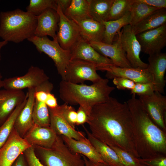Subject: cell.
<instances>
[{"label":"cell","instance_id":"27","mask_svg":"<svg viewBox=\"0 0 166 166\" xmlns=\"http://www.w3.org/2000/svg\"><path fill=\"white\" fill-rule=\"evenodd\" d=\"M64 14L68 19L75 22L91 18L89 0H71L69 7Z\"/></svg>","mask_w":166,"mask_h":166},{"label":"cell","instance_id":"13","mask_svg":"<svg viewBox=\"0 0 166 166\" xmlns=\"http://www.w3.org/2000/svg\"><path fill=\"white\" fill-rule=\"evenodd\" d=\"M81 60L95 65L97 70L115 66L109 58L97 51L89 43L82 38L70 50V60Z\"/></svg>","mask_w":166,"mask_h":166},{"label":"cell","instance_id":"41","mask_svg":"<svg viewBox=\"0 0 166 166\" xmlns=\"http://www.w3.org/2000/svg\"><path fill=\"white\" fill-rule=\"evenodd\" d=\"M137 1L158 9L166 8V0H137Z\"/></svg>","mask_w":166,"mask_h":166},{"label":"cell","instance_id":"49","mask_svg":"<svg viewBox=\"0 0 166 166\" xmlns=\"http://www.w3.org/2000/svg\"><path fill=\"white\" fill-rule=\"evenodd\" d=\"M2 76L0 72V90L1 88L3 87V80H2Z\"/></svg>","mask_w":166,"mask_h":166},{"label":"cell","instance_id":"20","mask_svg":"<svg viewBox=\"0 0 166 166\" xmlns=\"http://www.w3.org/2000/svg\"><path fill=\"white\" fill-rule=\"evenodd\" d=\"M58 106L53 109L48 108L50 117V127L57 135L78 140L87 139L82 132L76 130L70 126L61 113Z\"/></svg>","mask_w":166,"mask_h":166},{"label":"cell","instance_id":"21","mask_svg":"<svg viewBox=\"0 0 166 166\" xmlns=\"http://www.w3.org/2000/svg\"><path fill=\"white\" fill-rule=\"evenodd\" d=\"M57 136L50 126L41 127L34 124L24 138L33 147L50 148L55 142Z\"/></svg>","mask_w":166,"mask_h":166},{"label":"cell","instance_id":"29","mask_svg":"<svg viewBox=\"0 0 166 166\" xmlns=\"http://www.w3.org/2000/svg\"><path fill=\"white\" fill-rule=\"evenodd\" d=\"M91 18L99 22L105 21L114 0H89Z\"/></svg>","mask_w":166,"mask_h":166},{"label":"cell","instance_id":"35","mask_svg":"<svg viewBox=\"0 0 166 166\" xmlns=\"http://www.w3.org/2000/svg\"><path fill=\"white\" fill-rule=\"evenodd\" d=\"M110 147L116 152L124 166H140L139 158L120 148L115 147Z\"/></svg>","mask_w":166,"mask_h":166},{"label":"cell","instance_id":"15","mask_svg":"<svg viewBox=\"0 0 166 166\" xmlns=\"http://www.w3.org/2000/svg\"><path fill=\"white\" fill-rule=\"evenodd\" d=\"M120 34V31L117 33V39L111 45L101 42L91 41L89 42L99 53L110 59L115 66L123 68L132 67L122 49Z\"/></svg>","mask_w":166,"mask_h":166},{"label":"cell","instance_id":"30","mask_svg":"<svg viewBox=\"0 0 166 166\" xmlns=\"http://www.w3.org/2000/svg\"><path fill=\"white\" fill-rule=\"evenodd\" d=\"M27 96L25 100L18 105L0 127V148L7 140L14 128L16 120L25 106Z\"/></svg>","mask_w":166,"mask_h":166},{"label":"cell","instance_id":"48","mask_svg":"<svg viewBox=\"0 0 166 166\" xmlns=\"http://www.w3.org/2000/svg\"><path fill=\"white\" fill-rule=\"evenodd\" d=\"M8 43V42L3 41L0 42V61L1 60V50L2 47L6 45Z\"/></svg>","mask_w":166,"mask_h":166},{"label":"cell","instance_id":"9","mask_svg":"<svg viewBox=\"0 0 166 166\" xmlns=\"http://www.w3.org/2000/svg\"><path fill=\"white\" fill-rule=\"evenodd\" d=\"M139 99L151 119L166 132V97L155 91L150 95L139 96Z\"/></svg>","mask_w":166,"mask_h":166},{"label":"cell","instance_id":"33","mask_svg":"<svg viewBox=\"0 0 166 166\" xmlns=\"http://www.w3.org/2000/svg\"><path fill=\"white\" fill-rule=\"evenodd\" d=\"M132 0H114L105 21L118 19L124 15L130 9Z\"/></svg>","mask_w":166,"mask_h":166},{"label":"cell","instance_id":"18","mask_svg":"<svg viewBox=\"0 0 166 166\" xmlns=\"http://www.w3.org/2000/svg\"><path fill=\"white\" fill-rule=\"evenodd\" d=\"M148 69L153 78L154 91L164 93L166 81L164 76L166 70V53L161 52L149 56Z\"/></svg>","mask_w":166,"mask_h":166},{"label":"cell","instance_id":"28","mask_svg":"<svg viewBox=\"0 0 166 166\" xmlns=\"http://www.w3.org/2000/svg\"><path fill=\"white\" fill-rule=\"evenodd\" d=\"M131 16L130 11L120 19L114 21H105L103 23L105 30L102 42L112 44L115 35L124 26L130 24Z\"/></svg>","mask_w":166,"mask_h":166},{"label":"cell","instance_id":"44","mask_svg":"<svg viewBox=\"0 0 166 166\" xmlns=\"http://www.w3.org/2000/svg\"><path fill=\"white\" fill-rule=\"evenodd\" d=\"M34 90L35 99L39 101L45 103L46 99L47 93H48L43 90Z\"/></svg>","mask_w":166,"mask_h":166},{"label":"cell","instance_id":"43","mask_svg":"<svg viewBox=\"0 0 166 166\" xmlns=\"http://www.w3.org/2000/svg\"><path fill=\"white\" fill-rule=\"evenodd\" d=\"M45 103L49 108L53 109L58 106L57 100L53 94L48 93Z\"/></svg>","mask_w":166,"mask_h":166},{"label":"cell","instance_id":"2","mask_svg":"<svg viewBox=\"0 0 166 166\" xmlns=\"http://www.w3.org/2000/svg\"><path fill=\"white\" fill-rule=\"evenodd\" d=\"M131 113L133 139L139 158L166 156V132L151 119L135 94L127 102Z\"/></svg>","mask_w":166,"mask_h":166},{"label":"cell","instance_id":"45","mask_svg":"<svg viewBox=\"0 0 166 166\" xmlns=\"http://www.w3.org/2000/svg\"><path fill=\"white\" fill-rule=\"evenodd\" d=\"M55 1L63 13L69 7L71 2V0H55Z\"/></svg>","mask_w":166,"mask_h":166},{"label":"cell","instance_id":"8","mask_svg":"<svg viewBox=\"0 0 166 166\" xmlns=\"http://www.w3.org/2000/svg\"><path fill=\"white\" fill-rule=\"evenodd\" d=\"M49 78L44 70L39 67L31 65L24 75L6 78L3 80V87L7 90H22L27 88L35 89Z\"/></svg>","mask_w":166,"mask_h":166},{"label":"cell","instance_id":"36","mask_svg":"<svg viewBox=\"0 0 166 166\" xmlns=\"http://www.w3.org/2000/svg\"><path fill=\"white\" fill-rule=\"evenodd\" d=\"M58 108L65 119L73 129H75L77 121V112L74 108L66 103L59 105Z\"/></svg>","mask_w":166,"mask_h":166},{"label":"cell","instance_id":"4","mask_svg":"<svg viewBox=\"0 0 166 166\" xmlns=\"http://www.w3.org/2000/svg\"><path fill=\"white\" fill-rule=\"evenodd\" d=\"M36 16L19 9L1 12L0 37L4 41L19 43L34 35Z\"/></svg>","mask_w":166,"mask_h":166},{"label":"cell","instance_id":"26","mask_svg":"<svg viewBox=\"0 0 166 166\" xmlns=\"http://www.w3.org/2000/svg\"><path fill=\"white\" fill-rule=\"evenodd\" d=\"M166 24V9H158L135 25L132 26L136 35Z\"/></svg>","mask_w":166,"mask_h":166},{"label":"cell","instance_id":"16","mask_svg":"<svg viewBox=\"0 0 166 166\" xmlns=\"http://www.w3.org/2000/svg\"><path fill=\"white\" fill-rule=\"evenodd\" d=\"M106 71L105 76L108 79L118 77H124L135 83H152V75L148 68H123L110 66L102 69Z\"/></svg>","mask_w":166,"mask_h":166},{"label":"cell","instance_id":"5","mask_svg":"<svg viewBox=\"0 0 166 166\" xmlns=\"http://www.w3.org/2000/svg\"><path fill=\"white\" fill-rule=\"evenodd\" d=\"M38 149L40 162L45 166H85L82 155L72 153L61 136L50 148L35 146Z\"/></svg>","mask_w":166,"mask_h":166},{"label":"cell","instance_id":"11","mask_svg":"<svg viewBox=\"0 0 166 166\" xmlns=\"http://www.w3.org/2000/svg\"><path fill=\"white\" fill-rule=\"evenodd\" d=\"M120 38L122 49L131 67L147 68L148 64L144 62L140 58L141 46L131 25H127L123 27L120 31Z\"/></svg>","mask_w":166,"mask_h":166},{"label":"cell","instance_id":"42","mask_svg":"<svg viewBox=\"0 0 166 166\" xmlns=\"http://www.w3.org/2000/svg\"><path fill=\"white\" fill-rule=\"evenodd\" d=\"M77 112L76 125H78L86 122L88 116L84 109L81 106L79 107Z\"/></svg>","mask_w":166,"mask_h":166},{"label":"cell","instance_id":"22","mask_svg":"<svg viewBox=\"0 0 166 166\" xmlns=\"http://www.w3.org/2000/svg\"><path fill=\"white\" fill-rule=\"evenodd\" d=\"M26 103L16 120L14 127L20 136H24L33 125V112L35 101V90L28 89Z\"/></svg>","mask_w":166,"mask_h":166},{"label":"cell","instance_id":"7","mask_svg":"<svg viewBox=\"0 0 166 166\" xmlns=\"http://www.w3.org/2000/svg\"><path fill=\"white\" fill-rule=\"evenodd\" d=\"M97 70L96 65L91 63L81 60H70L63 80L76 84H83L86 81L95 83L102 78Z\"/></svg>","mask_w":166,"mask_h":166},{"label":"cell","instance_id":"31","mask_svg":"<svg viewBox=\"0 0 166 166\" xmlns=\"http://www.w3.org/2000/svg\"><path fill=\"white\" fill-rule=\"evenodd\" d=\"M130 9L131 20L130 24L133 26L158 9L151 7L137 0H132Z\"/></svg>","mask_w":166,"mask_h":166},{"label":"cell","instance_id":"19","mask_svg":"<svg viewBox=\"0 0 166 166\" xmlns=\"http://www.w3.org/2000/svg\"><path fill=\"white\" fill-rule=\"evenodd\" d=\"M36 17L37 23L34 35L38 37L49 36L53 39L55 38L59 20L57 11L47 8Z\"/></svg>","mask_w":166,"mask_h":166},{"label":"cell","instance_id":"6","mask_svg":"<svg viewBox=\"0 0 166 166\" xmlns=\"http://www.w3.org/2000/svg\"><path fill=\"white\" fill-rule=\"evenodd\" d=\"M27 40L34 45L40 53H44L52 59L58 73L62 80H64L66 69L70 60V51L62 48L56 37L51 40L47 36L34 35Z\"/></svg>","mask_w":166,"mask_h":166},{"label":"cell","instance_id":"3","mask_svg":"<svg viewBox=\"0 0 166 166\" xmlns=\"http://www.w3.org/2000/svg\"><path fill=\"white\" fill-rule=\"evenodd\" d=\"M109 82L108 79L102 78L91 85H87L62 80L59 85V96L68 105H79L88 116L92 107L107 101L110 94L115 89L109 85Z\"/></svg>","mask_w":166,"mask_h":166},{"label":"cell","instance_id":"32","mask_svg":"<svg viewBox=\"0 0 166 166\" xmlns=\"http://www.w3.org/2000/svg\"><path fill=\"white\" fill-rule=\"evenodd\" d=\"M34 124L41 127L50 125V117L48 108L44 102L35 99L33 112Z\"/></svg>","mask_w":166,"mask_h":166},{"label":"cell","instance_id":"37","mask_svg":"<svg viewBox=\"0 0 166 166\" xmlns=\"http://www.w3.org/2000/svg\"><path fill=\"white\" fill-rule=\"evenodd\" d=\"M154 92L152 83H135L134 87L130 90L131 94H136L139 96L150 95Z\"/></svg>","mask_w":166,"mask_h":166},{"label":"cell","instance_id":"50","mask_svg":"<svg viewBox=\"0 0 166 166\" xmlns=\"http://www.w3.org/2000/svg\"><path fill=\"white\" fill-rule=\"evenodd\" d=\"M140 166H145V165H144L141 164Z\"/></svg>","mask_w":166,"mask_h":166},{"label":"cell","instance_id":"25","mask_svg":"<svg viewBox=\"0 0 166 166\" xmlns=\"http://www.w3.org/2000/svg\"><path fill=\"white\" fill-rule=\"evenodd\" d=\"M82 127L87 138L105 163L110 166H124L113 149L94 137L84 125Z\"/></svg>","mask_w":166,"mask_h":166},{"label":"cell","instance_id":"47","mask_svg":"<svg viewBox=\"0 0 166 166\" xmlns=\"http://www.w3.org/2000/svg\"><path fill=\"white\" fill-rule=\"evenodd\" d=\"M82 155L85 162V166H110L106 164L92 161Z\"/></svg>","mask_w":166,"mask_h":166},{"label":"cell","instance_id":"34","mask_svg":"<svg viewBox=\"0 0 166 166\" xmlns=\"http://www.w3.org/2000/svg\"><path fill=\"white\" fill-rule=\"evenodd\" d=\"M57 7L55 0H30L26 10V11L38 16L47 8L57 10Z\"/></svg>","mask_w":166,"mask_h":166},{"label":"cell","instance_id":"46","mask_svg":"<svg viewBox=\"0 0 166 166\" xmlns=\"http://www.w3.org/2000/svg\"><path fill=\"white\" fill-rule=\"evenodd\" d=\"M12 166H28L25 156L21 154L16 160Z\"/></svg>","mask_w":166,"mask_h":166},{"label":"cell","instance_id":"1","mask_svg":"<svg viewBox=\"0 0 166 166\" xmlns=\"http://www.w3.org/2000/svg\"><path fill=\"white\" fill-rule=\"evenodd\" d=\"M86 123L96 139L110 147L125 150L139 158L133 139V123L127 102L121 103L109 97L94 105Z\"/></svg>","mask_w":166,"mask_h":166},{"label":"cell","instance_id":"17","mask_svg":"<svg viewBox=\"0 0 166 166\" xmlns=\"http://www.w3.org/2000/svg\"><path fill=\"white\" fill-rule=\"evenodd\" d=\"M27 96L22 90H0V124H2L15 108Z\"/></svg>","mask_w":166,"mask_h":166},{"label":"cell","instance_id":"39","mask_svg":"<svg viewBox=\"0 0 166 166\" xmlns=\"http://www.w3.org/2000/svg\"><path fill=\"white\" fill-rule=\"evenodd\" d=\"M24 154L28 166H45L36 155L34 147L27 149L24 152Z\"/></svg>","mask_w":166,"mask_h":166},{"label":"cell","instance_id":"40","mask_svg":"<svg viewBox=\"0 0 166 166\" xmlns=\"http://www.w3.org/2000/svg\"><path fill=\"white\" fill-rule=\"evenodd\" d=\"M113 79V84L119 89L131 90L133 88L135 84L134 81L124 77H116Z\"/></svg>","mask_w":166,"mask_h":166},{"label":"cell","instance_id":"23","mask_svg":"<svg viewBox=\"0 0 166 166\" xmlns=\"http://www.w3.org/2000/svg\"><path fill=\"white\" fill-rule=\"evenodd\" d=\"M61 136L72 153H79L92 161L106 164L88 138L78 140L65 136Z\"/></svg>","mask_w":166,"mask_h":166},{"label":"cell","instance_id":"12","mask_svg":"<svg viewBox=\"0 0 166 166\" xmlns=\"http://www.w3.org/2000/svg\"><path fill=\"white\" fill-rule=\"evenodd\" d=\"M32 146L14 128L0 148V166H12L21 154Z\"/></svg>","mask_w":166,"mask_h":166},{"label":"cell","instance_id":"14","mask_svg":"<svg viewBox=\"0 0 166 166\" xmlns=\"http://www.w3.org/2000/svg\"><path fill=\"white\" fill-rule=\"evenodd\" d=\"M141 51L149 56L161 52L166 45V24L136 35Z\"/></svg>","mask_w":166,"mask_h":166},{"label":"cell","instance_id":"38","mask_svg":"<svg viewBox=\"0 0 166 166\" xmlns=\"http://www.w3.org/2000/svg\"><path fill=\"white\" fill-rule=\"evenodd\" d=\"M140 163L146 166H166V156H160L151 158H139Z\"/></svg>","mask_w":166,"mask_h":166},{"label":"cell","instance_id":"10","mask_svg":"<svg viewBox=\"0 0 166 166\" xmlns=\"http://www.w3.org/2000/svg\"><path fill=\"white\" fill-rule=\"evenodd\" d=\"M57 6L59 20L56 33L57 41L62 48L71 50L82 38L79 27L74 21L67 18Z\"/></svg>","mask_w":166,"mask_h":166},{"label":"cell","instance_id":"24","mask_svg":"<svg viewBox=\"0 0 166 166\" xmlns=\"http://www.w3.org/2000/svg\"><path fill=\"white\" fill-rule=\"evenodd\" d=\"M76 23L79 27L83 39L88 42H102L105 30L103 22L88 18Z\"/></svg>","mask_w":166,"mask_h":166}]
</instances>
